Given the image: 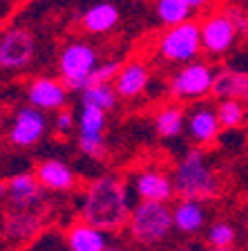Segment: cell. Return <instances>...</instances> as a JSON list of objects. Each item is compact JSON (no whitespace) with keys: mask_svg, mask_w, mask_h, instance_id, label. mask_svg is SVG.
<instances>
[{"mask_svg":"<svg viewBox=\"0 0 248 251\" xmlns=\"http://www.w3.org/2000/svg\"><path fill=\"white\" fill-rule=\"evenodd\" d=\"M132 204H130V193L123 179L116 175H103L88 184L81 200V220L98 229L119 231L128 226Z\"/></svg>","mask_w":248,"mask_h":251,"instance_id":"6da1fadb","label":"cell"},{"mask_svg":"<svg viewBox=\"0 0 248 251\" xmlns=\"http://www.w3.org/2000/svg\"><path fill=\"white\" fill-rule=\"evenodd\" d=\"M175 191L181 200H206L217 198L222 191V179L217 171L208 164V157L202 148H190L179 157L172 173Z\"/></svg>","mask_w":248,"mask_h":251,"instance_id":"7a4b0ae2","label":"cell"},{"mask_svg":"<svg viewBox=\"0 0 248 251\" xmlns=\"http://www.w3.org/2000/svg\"><path fill=\"white\" fill-rule=\"evenodd\" d=\"M172 231H175V218H172V206L168 202L139 200L132 206L128 220V233L136 245L155 247L168 240Z\"/></svg>","mask_w":248,"mask_h":251,"instance_id":"3957f363","label":"cell"},{"mask_svg":"<svg viewBox=\"0 0 248 251\" xmlns=\"http://www.w3.org/2000/svg\"><path fill=\"white\" fill-rule=\"evenodd\" d=\"M203 52L202 27L197 21H186L181 25L165 27L157 43V56L172 65H186L199 58Z\"/></svg>","mask_w":248,"mask_h":251,"instance_id":"277c9868","label":"cell"},{"mask_svg":"<svg viewBox=\"0 0 248 251\" xmlns=\"http://www.w3.org/2000/svg\"><path fill=\"white\" fill-rule=\"evenodd\" d=\"M96 65L98 52L90 43H68L61 50V56H58V74H61V81L68 85L69 92L81 94L88 88V76L94 72Z\"/></svg>","mask_w":248,"mask_h":251,"instance_id":"5b68a950","label":"cell"},{"mask_svg":"<svg viewBox=\"0 0 248 251\" xmlns=\"http://www.w3.org/2000/svg\"><path fill=\"white\" fill-rule=\"evenodd\" d=\"M215 70L206 61H192L181 65L168 81V94L170 99L179 101H199L208 94H212V83H215Z\"/></svg>","mask_w":248,"mask_h":251,"instance_id":"8992f818","label":"cell"},{"mask_svg":"<svg viewBox=\"0 0 248 251\" xmlns=\"http://www.w3.org/2000/svg\"><path fill=\"white\" fill-rule=\"evenodd\" d=\"M199 27H202L203 52L210 54V56H224L226 52H230L239 36L237 27H235L230 14L226 11V7L224 9L208 11L202 18Z\"/></svg>","mask_w":248,"mask_h":251,"instance_id":"52a82bcc","label":"cell"},{"mask_svg":"<svg viewBox=\"0 0 248 251\" xmlns=\"http://www.w3.org/2000/svg\"><path fill=\"white\" fill-rule=\"evenodd\" d=\"M36 56V38L25 27H9L0 34V70H23Z\"/></svg>","mask_w":248,"mask_h":251,"instance_id":"ba28073f","label":"cell"},{"mask_svg":"<svg viewBox=\"0 0 248 251\" xmlns=\"http://www.w3.org/2000/svg\"><path fill=\"white\" fill-rule=\"evenodd\" d=\"M47 132V119L45 112L34 105H23L14 115L9 128V141L18 148H31L45 137Z\"/></svg>","mask_w":248,"mask_h":251,"instance_id":"9c48e42d","label":"cell"},{"mask_svg":"<svg viewBox=\"0 0 248 251\" xmlns=\"http://www.w3.org/2000/svg\"><path fill=\"white\" fill-rule=\"evenodd\" d=\"M7 186H9L7 202L14 211H36L45 200V188L34 173H18L7 179Z\"/></svg>","mask_w":248,"mask_h":251,"instance_id":"30bf717a","label":"cell"},{"mask_svg":"<svg viewBox=\"0 0 248 251\" xmlns=\"http://www.w3.org/2000/svg\"><path fill=\"white\" fill-rule=\"evenodd\" d=\"M68 85L63 83L61 78H52V76H38L34 81H29L27 85V101L29 105L43 110H63L68 103Z\"/></svg>","mask_w":248,"mask_h":251,"instance_id":"8fae6325","label":"cell"},{"mask_svg":"<svg viewBox=\"0 0 248 251\" xmlns=\"http://www.w3.org/2000/svg\"><path fill=\"white\" fill-rule=\"evenodd\" d=\"M132 188H135L136 198L145 200V202H170L177 195L172 177L163 171H157V168L136 173L132 179Z\"/></svg>","mask_w":248,"mask_h":251,"instance_id":"7c38bea8","label":"cell"},{"mask_svg":"<svg viewBox=\"0 0 248 251\" xmlns=\"http://www.w3.org/2000/svg\"><path fill=\"white\" fill-rule=\"evenodd\" d=\"M186 130L190 135V139L199 146H206L219 137V132L224 130L219 124L217 110L208 103H197L190 108V112L186 115Z\"/></svg>","mask_w":248,"mask_h":251,"instance_id":"4fadbf2b","label":"cell"},{"mask_svg":"<svg viewBox=\"0 0 248 251\" xmlns=\"http://www.w3.org/2000/svg\"><path fill=\"white\" fill-rule=\"evenodd\" d=\"M114 90L119 99H136L150 85V68L143 61H128L121 65L119 74L114 78Z\"/></svg>","mask_w":248,"mask_h":251,"instance_id":"5bb4252c","label":"cell"},{"mask_svg":"<svg viewBox=\"0 0 248 251\" xmlns=\"http://www.w3.org/2000/svg\"><path fill=\"white\" fill-rule=\"evenodd\" d=\"M36 179L43 184L45 191H56V193H68L76 188V175L74 171L61 159H43L36 166Z\"/></svg>","mask_w":248,"mask_h":251,"instance_id":"9a60e30c","label":"cell"},{"mask_svg":"<svg viewBox=\"0 0 248 251\" xmlns=\"http://www.w3.org/2000/svg\"><path fill=\"white\" fill-rule=\"evenodd\" d=\"M65 245L68 251H103L108 247V231L78 220L65 231Z\"/></svg>","mask_w":248,"mask_h":251,"instance_id":"2e32d148","label":"cell"},{"mask_svg":"<svg viewBox=\"0 0 248 251\" xmlns=\"http://www.w3.org/2000/svg\"><path fill=\"white\" fill-rule=\"evenodd\" d=\"M43 220L36 211H11L5 218L2 235L9 242H27L41 231Z\"/></svg>","mask_w":248,"mask_h":251,"instance_id":"e0dca14e","label":"cell"},{"mask_svg":"<svg viewBox=\"0 0 248 251\" xmlns=\"http://www.w3.org/2000/svg\"><path fill=\"white\" fill-rule=\"evenodd\" d=\"M121 21V11L112 2H96L81 14V27L88 34H108Z\"/></svg>","mask_w":248,"mask_h":251,"instance_id":"ac0fdd59","label":"cell"},{"mask_svg":"<svg viewBox=\"0 0 248 251\" xmlns=\"http://www.w3.org/2000/svg\"><path fill=\"white\" fill-rule=\"evenodd\" d=\"M206 209L199 200H179L172 206V218H175V229L183 235H195L206 225Z\"/></svg>","mask_w":248,"mask_h":251,"instance_id":"d6986e66","label":"cell"},{"mask_svg":"<svg viewBox=\"0 0 248 251\" xmlns=\"http://www.w3.org/2000/svg\"><path fill=\"white\" fill-rule=\"evenodd\" d=\"M212 94L217 99H244L248 94V72L224 68L215 74Z\"/></svg>","mask_w":248,"mask_h":251,"instance_id":"ffe728a7","label":"cell"},{"mask_svg":"<svg viewBox=\"0 0 248 251\" xmlns=\"http://www.w3.org/2000/svg\"><path fill=\"white\" fill-rule=\"evenodd\" d=\"M155 130L163 139H175L186 130V112L179 103H168L155 115Z\"/></svg>","mask_w":248,"mask_h":251,"instance_id":"44dd1931","label":"cell"},{"mask_svg":"<svg viewBox=\"0 0 248 251\" xmlns=\"http://www.w3.org/2000/svg\"><path fill=\"white\" fill-rule=\"evenodd\" d=\"M155 11L163 27L181 25V23L190 21V14H192L190 5H188L186 0H157Z\"/></svg>","mask_w":248,"mask_h":251,"instance_id":"7402d4cb","label":"cell"},{"mask_svg":"<svg viewBox=\"0 0 248 251\" xmlns=\"http://www.w3.org/2000/svg\"><path fill=\"white\" fill-rule=\"evenodd\" d=\"M116 99H119V94H116L112 83L90 85V88H85L81 92V105H94V108H101L105 112L114 110Z\"/></svg>","mask_w":248,"mask_h":251,"instance_id":"603a6c76","label":"cell"},{"mask_svg":"<svg viewBox=\"0 0 248 251\" xmlns=\"http://www.w3.org/2000/svg\"><path fill=\"white\" fill-rule=\"evenodd\" d=\"M246 105L242 99H219V103L215 105L219 117V124H222L224 130H230V128H237L244 124L246 119Z\"/></svg>","mask_w":248,"mask_h":251,"instance_id":"cb8c5ba5","label":"cell"},{"mask_svg":"<svg viewBox=\"0 0 248 251\" xmlns=\"http://www.w3.org/2000/svg\"><path fill=\"white\" fill-rule=\"evenodd\" d=\"M78 132L85 135H103L105 130V110L94 105H83L78 112Z\"/></svg>","mask_w":248,"mask_h":251,"instance_id":"d4e9b609","label":"cell"},{"mask_svg":"<svg viewBox=\"0 0 248 251\" xmlns=\"http://www.w3.org/2000/svg\"><path fill=\"white\" fill-rule=\"evenodd\" d=\"M206 242L210 245V249L235 247V242H237V229L230 222H215L206 231Z\"/></svg>","mask_w":248,"mask_h":251,"instance_id":"484cf974","label":"cell"},{"mask_svg":"<svg viewBox=\"0 0 248 251\" xmlns=\"http://www.w3.org/2000/svg\"><path fill=\"white\" fill-rule=\"evenodd\" d=\"M78 151L83 155L92 157V159H103L108 146H105V137L103 135H85V132H78Z\"/></svg>","mask_w":248,"mask_h":251,"instance_id":"4316f807","label":"cell"},{"mask_svg":"<svg viewBox=\"0 0 248 251\" xmlns=\"http://www.w3.org/2000/svg\"><path fill=\"white\" fill-rule=\"evenodd\" d=\"M121 70V63L119 61H105V63H98L94 72L88 76V88L90 85H98V83H114V78L119 74Z\"/></svg>","mask_w":248,"mask_h":251,"instance_id":"83f0119b","label":"cell"},{"mask_svg":"<svg viewBox=\"0 0 248 251\" xmlns=\"http://www.w3.org/2000/svg\"><path fill=\"white\" fill-rule=\"evenodd\" d=\"M74 126H76V124H74V112H72V110H68V108L58 110L56 119H54V130H56L61 137H68L69 132H72Z\"/></svg>","mask_w":248,"mask_h":251,"instance_id":"f1b7e54d","label":"cell"},{"mask_svg":"<svg viewBox=\"0 0 248 251\" xmlns=\"http://www.w3.org/2000/svg\"><path fill=\"white\" fill-rule=\"evenodd\" d=\"M226 11L230 14V18H233V23H235V27H237L239 34H248V14H246V9L239 7V5H228Z\"/></svg>","mask_w":248,"mask_h":251,"instance_id":"f546056e","label":"cell"},{"mask_svg":"<svg viewBox=\"0 0 248 251\" xmlns=\"http://www.w3.org/2000/svg\"><path fill=\"white\" fill-rule=\"evenodd\" d=\"M188 5H190V9L192 11H197V9H203V7L210 2V0H186Z\"/></svg>","mask_w":248,"mask_h":251,"instance_id":"4dcf8cb0","label":"cell"},{"mask_svg":"<svg viewBox=\"0 0 248 251\" xmlns=\"http://www.w3.org/2000/svg\"><path fill=\"white\" fill-rule=\"evenodd\" d=\"M7 195H9V186L7 182H0V200H7Z\"/></svg>","mask_w":248,"mask_h":251,"instance_id":"1f68e13d","label":"cell"},{"mask_svg":"<svg viewBox=\"0 0 248 251\" xmlns=\"http://www.w3.org/2000/svg\"><path fill=\"white\" fill-rule=\"evenodd\" d=\"M210 251H237L235 247H224V249H210Z\"/></svg>","mask_w":248,"mask_h":251,"instance_id":"d6a6232c","label":"cell"},{"mask_svg":"<svg viewBox=\"0 0 248 251\" xmlns=\"http://www.w3.org/2000/svg\"><path fill=\"white\" fill-rule=\"evenodd\" d=\"M103 251H121V249H119V247H112V245H108Z\"/></svg>","mask_w":248,"mask_h":251,"instance_id":"836d02e7","label":"cell"},{"mask_svg":"<svg viewBox=\"0 0 248 251\" xmlns=\"http://www.w3.org/2000/svg\"><path fill=\"white\" fill-rule=\"evenodd\" d=\"M2 124H5V115H2V110H0V128H2Z\"/></svg>","mask_w":248,"mask_h":251,"instance_id":"e575fe53","label":"cell"},{"mask_svg":"<svg viewBox=\"0 0 248 251\" xmlns=\"http://www.w3.org/2000/svg\"><path fill=\"white\" fill-rule=\"evenodd\" d=\"M242 101H244V105H248V94H246V97H244Z\"/></svg>","mask_w":248,"mask_h":251,"instance_id":"d590c367","label":"cell"},{"mask_svg":"<svg viewBox=\"0 0 248 251\" xmlns=\"http://www.w3.org/2000/svg\"><path fill=\"white\" fill-rule=\"evenodd\" d=\"M177 251H188V249H177Z\"/></svg>","mask_w":248,"mask_h":251,"instance_id":"8d00e7d4","label":"cell"},{"mask_svg":"<svg viewBox=\"0 0 248 251\" xmlns=\"http://www.w3.org/2000/svg\"><path fill=\"white\" fill-rule=\"evenodd\" d=\"M246 14H248V7H246Z\"/></svg>","mask_w":248,"mask_h":251,"instance_id":"74e56055","label":"cell"}]
</instances>
